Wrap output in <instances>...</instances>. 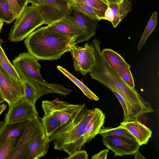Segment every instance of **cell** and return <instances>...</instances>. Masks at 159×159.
Instances as JSON below:
<instances>
[{
	"mask_svg": "<svg viewBox=\"0 0 159 159\" xmlns=\"http://www.w3.org/2000/svg\"><path fill=\"white\" fill-rule=\"evenodd\" d=\"M94 50L95 61L89 72L91 78L120 94L127 103L134 107L142 116L154 111L151 104L141 97L135 89L129 86L106 61L97 39L91 43Z\"/></svg>",
	"mask_w": 159,
	"mask_h": 159,
	"instance_id": "6da1fadb",
	"label": "cell"
},
{
	"mask_svg": "<svg viewBox=\"0 0 159 159\" xmlns=\"http://www.w3.org/2000/svg\"><path fill=\"white\" fill-rule=\"evenodd\" d=\"M97 109H88L85 105L57 129L48 137L49 142L53 141L54 148L63 151L69 156L81 150L86 143L83 135L86 127Z\"/></svg>",
	"mask_w": 159,
	"mask_h": 159,
	"instance_id": "7a4b0ae2",
	"label": "cell"
},
{
	"mask_svg": "<svg viewBox=\"0 0 159 159\" xmlns=\"http://www.w3.org/2000/svg\"><path fill=\"white\" fill-rule=\"evenodd\" d=\"M77 38L50 31L43 26L31 33L24 43L28 52L38 60H53L70 51Z\"/></svg>",
	"mask_w": 159,
	"mask_h": 159,
	"instance_id": "3957f363",
	"label": "cell"
},
{
	"mask_svg": "<svg viewBox=\"0 0 159 159\" xmlns=\"http://www.w3.org/2000/svg\"><path fill=\"white\" fill-rule=\"evenodd\" d=\"M38 60L28 52L20 53L12 61L16 71L21 80H27L35 87L38 99L42 96L54 93L67 95L71 90L58 84L47 82L40 73L41 66Z\"/></svg>",
	"mask_w": 159,
	"mask_h": 159,
	"instance_id": "277c9868",
	"label": "cell"
},
{
	"mask_svg": "<svg viewBox=\"0 0 159 159\" xmlns=\"http://www.w3.org/2000/svg\"><path fill=\"white\" fill-rule=\"evenodd\" d=\"M16 19L9 33L8 39L11 42L23 40L45 23L38 7L33 5L26 6Z\"/></svg>",
	"mask_w": 159,
	"mask_h": 159,
	"instance_id": "5b68a950",
	"label": "cell"
},
{
	"mask_svg": "<svg viewBox=\"0 0 159 159\" xmlns=\"http://www.w3.org/2000/svg\"><path fill=\"white\" fill-rule=\"evenodd\" d=\"M41 118L38 115H36L29 120L21 138L7 159H25L31 144L46 134Z\"/></svg>",
	"mask_w": 159,
	"mask_h": 159,
	"instance_id": "8992f818",
	"label": "cell"
},
{
	"mask_svg": "<svg viewBox=\"0 0 159 159\" xmlns=\"http://www.w3.org/2000/svg\"><path fill=\"white\" fill-rule=\"evenodd\" d=\"M0 91L9 107L24 97V82L17 81L10 76L0 65Z\"/></svg>",
	"mask_w": 159,
	"mask_h": 159,
	"instance_id": "52a82bcc",
	"label": "cell"
},
{
	"mask_svg": "<svg viewBox=\"0 0 159 159\" xmlns=\"http://www.w3.org/2000/svg\"><path fill=\"white\" fill-rule=\"evenodd\" d=\"M85 105L70 104L57 98L51 101H42L41 106L44 114L51 115L64 124Z\"/></svg>",
	"mask_w": 159,
	"mask_h": 159,
	"instance_id": "ba28073f",
	"label": "cell"
},
{
	"mask_svg": "<svg viewBox=\"0 0 159 159\" xmlns=\"http://www.w3.org/2000/svg\"><path fill=\"white\" fill-rule=\"evenodd\" d=\"M70 51L76 71L83 75L89 73L95 61L94 50L92 43H86L83 46L74 45Z\"/></svg>",
	"mask_w": 159,
	"mask_h": 159,
	"instance_id": "9c48e42d",
	"label": "cell"
},
{
	"mask_svg": "<svg viewBox=\"0 0 159 159\" xmlns=\"http://www.w3.org/2000/svg\"><path fill=\"white\" fill-rule=\"evenodd\" d=\"M102 138L103 144L115 157L134 155L140 146L137 140L125 137L108 135Z\"/></svg>",
	"mask_w": 159,
	"mask_h": 159,
	"instance_id": "30bf717a",
	"label": "cell"
},
{
	"mask_svg": "<svg viewBox=\"0 0 159 159\" xmlns=\"http://www.w3.org/2000/svg\"><path fill=\"white\" fill-rule=\"evenodd\" d=\"M46 4L38 7L45 20L50 25L70 15L72 8L67 2L60 0H45Z\"/></svg>",
	"mask_w": 159,
	"mask_h": 159,
	"instance_id": "8fae6325",
	"label": "cell"
},
{
	"mask_svg": "<svg viewBox=\"0 0 159 159\" xmlns=\"http://www.w3.org/2000/svg\"><path fill=\"white\" fill-rule=\"evenodd\" d=\"M70 14L73 17L80 34L76 40V44L88 41L95 35L99 20L90 17L72 8Z\"/></svg>",
	"mask_w": 159,
	"mask_h": 159,
	"instance_id": "7c38bea8",
	"label": "cell"
},
{
	"mask_svg": "<svg viewBox=\"0 0 159 159\" xmlns=\"http://www.w3.org/2000/svg\"><path fill=\"white\" fill-rule=\"evenodd\" d=\"M39 114L35 106L24 98L9 107L5 116L6 123H12L30 119Z\"/></svg>",
	"mask_w": 159,
	"mask_h": 159,
	"instance_id": "4fadbf2b",
	"label": "cell"
},
{
	"mask_svg": "<svg viewBox=\"0 0 159 159\" xmlns=\"http://www.w3.org/2000/svg\"><path fill=\"white\" fill-rule=\"evenodd\" d=\"M46 27L50 31L70 37L78 38L80 35L75 20L71 14Z\"/></svg>",
	"mask_w": 159,
	"mask_h": 159,
	"instance_id": "5bb4252c",
	"label": "cell"
},
{
	"mask_svg": "<svg viewBox=\"0 0 159 159\" xmlns=\"http://www.w3.org/2000/svg\"><path fill=\"white\" fill-rule=\"evenodd\" d=\"M118 127L127 130L136 139L140 146L147 144L152 131L139 120L123 122Z\"/></svg>",
	"mask_w": 159,
	"mask_h": 159,
	"instance_id": "9a60e30c",
	"label": "cell"
},
{
	"mask_svg": "<svg viewBox=\"0 0 159 159\" xmlns=\"http://www.w3.org/2000/svg\"><path fill=\"white\" fill-rule=\"evenodd\" d=\"M30 119L12 123L5 122V124L0 132V148L13 138H16V145L21 138Z\"/></svg>",
	"mask_w": 159,
	"mask_h": 159,
	"instance_id": "2e32d148",
	"label": "cell"
},
{
	"mask_svg": "<svg viewBox=\"0 0 159 159\" xmlns=\"http://www.w3.org/2000/svg\"><path fill=\"white\" fill-rule=\"evenodd\" d=\"M105 118V114L97 108L85 129L83 137L85 143L90 141L98 134L100 129L103 127Z\"/></svg>",
	"mask_w": 159,
	"mask_h": 159,
	"instance_id": "e0dca14e",
	"label": "cell"
},
{
	"mask_svg": "<svg viewBox=\"0 0 159 159\" xmlns=\"http://www.w3.org/2000/svg\"><path fill=\"white\" fill-rule=\"evenodd\" d=\"M109 7L111 10L113 19L111 22L113 27L116 28L131 11L132 2L128 0H123L119 3H110Z\"/></svg>",
	"mask_w": 159,
	"mask_h": 159,
	"instance_id": "ac0fdd59",
	"label": "cell"
},
{
	"mask_svg": "<svg viewBox=\"0 0 159 159\" xmlns=\"http://www.w3.org/2000/svg\"><path fill=\"white\" fill-rule=\"evenodd\" d=\"M101 52L106 61L113 69L118 66L130 67V66L125 61L120 55L113 50L105 48Z\"/></svg>",
	"mask_w": 159,
	"mask_h": 159,
	"instance_id": "d6986e66",
	"label": "cell"
},
{
	"mask_svg": "<svg viewBox=\"0 0 159 159\" xmlns=\"http://www.w3.org/2000/svg\"><path fill=\"white\" fill-rule=\"evenodd\" d=\"M57 68L77 86L84 94L89 99L95 101L99 100V98L94 93L66 69L60 66H57Z\"/></svg>",
	"mask_w": 159,
	"mask_h": 159,
	"instance_id": "ffe728a7",
	"label": "cell"
},
{
	"mask_svg": "<svg viewBox=\"0 0 159 159\" xmlns=\"http://www.w3.org/2000/svg\"><path fill=\"white\" fill-rule=\"evenodd\" d=\"M16 18L7 0H0V20L10 24Z\"/></svg>",
	"mask_w": 159,
	"mask_h": 159,
	"instance_id": "44dd1931",
	"label": "cell"
},
{
	"mask_svg": "<svg viewBox=\"0 0 159 159\" xmlns=\"http://www.w3.org/2000/svg\"><path fill=\"white\" fill-rule=\"evenodd\" d=\"M0 44V65L12 78L17 81H22L14 66L10 62Z\"/></svg>",
	"mask_w": 159,
	"mask_h": 159,
	"instance_id": "7402d4cb",
	"label": "cell"
},
{
	"mask_svg": "<svg viewBox=\"0 0 159 159\" xmlns=\"http://www.w3.org/2000/svg\"><path fill=\"white\" fill-rule=\"evenodd\" d=\"M157 12H154L152 14L138 44L137 49L139 51L140 50L148 37L156 28L157 24Z\"/></svg>",
	"mask_w": 159,
	"mask_h": 159,
	"instance_id": "603a6c76",
	"label": "cell"
},
{
	"mask_svg": "<svg viewBox=\"0 0 159 159\" xmlns=\"http://www.w3.org/2000/svg\"><path fill=\"white\" fill-rule=\"evenodd\" d=\"M98 134H100L102 137L108 135L117 136L136 140L135 138L127 130L118 127L115 128L102 127L100 129Z\"/></svg>",
	"mask_w": 159,
	"mask_h": 159,
	"instance_id": "cb8c5ba5",
	"label": "cell"
},
{
	"mask_svg": "<svg viewBox=\"0 0 159 159\" xmlns=\"http://www.w3.org/2000/svg\"><path fill=\"white\" fill-rule=\"evenodd\" d=\"M86 4L95 11L100 20L103 19L105 12L109 7L106 0H77Z\"/></svg>",
	"mask_w": 159,
	"mask_h": 159,
	"instance_id": "d4e9b609",
	"label": "cell"
},
{
	"mask_svg": "<svg viewBox=\"0 0 159 159\" xmlns=\"http://www.w3.org/2000/svg\"><path fill=\"white\" fill-rule=\"evenodd\" d=\"M41 120L46 134L48 137L50 136L59 127L63 124L50 115L44 114Z\"/></svg>",
	"mask_w": 159,
	"mask_h": 159,
	"instance_id": "484cf974",
	"label": "cell"
},
{
	"mask_svg": "<svg viewBox=\"0 0 159 159\" xmlns=\"http://www.w3.org/2000/svg\"><path fill=\"white\" fill-rule=\"evenodd\" d=\"M71 7L72 9L90 17L101 20L93 9L83 2L77 0H73Z\"/></svg>",
	"mask_w": 159,
	"mask_h": 159,
	"instance_id": "4316f807",
	"label": "cell"
},
{
	"mask_svg": "<svg viewBox=\"0 0 159 159\" xmlns=\"http://www.w3.org/2000/svg\"><path fill=\"white\" fill-rule=\"evenodd\" d=\"M129 68L124 66H118L112 69L129 86L135 89L133 78Z\"/></svg>",
	"mask_w": 159,
	"mask_h": 159,
	"instance_id": "83f0119b",
	"label": "cell"
},
{
	"mask_svg": "<svg viewBox=\"0 0 159 159\" xmlns=\"http://www.w3.org/2000/svg\"><path fill=\"white\" fill-rule=\"evenodd\" d=\"M24 82V99L34 106L38 99L36 90L33 85L29 81L23 80Z\"/></svg>",
	"mask_w": 159,
	"mask_h": 159,
	"instance_id": "f1b7e54d",
	"label": "cell"
},
{
	"mask_svg": "<svg viewBox=\"0 0 159 159\" xmlns=\"http://www.w3.org/2000/svg\"><path fill=\"white\" fill-rule=\"evenodd\" d=\"M16 139L13 138L0 148V159H7L15 147Z\"/></svg>",
	"mask_w": 159,
	"mask_h": 159,
	"instance_id": "f546056e",
	"label": "cell"
},
{
	"mask_svg": "<svg viewBox=\"0 0 159 159\" xmlns=\"http://www.w3.org/2000/svg\"><path fill=\"white\" fill-rule=\"evenodd\" d=\"M89 154L85 150H79L75 152L71 155L65 159H88Z\"/></svg>",
	"mask_w": 159,
	"mask_h": 159,
	"instance_id": "4dcf8cb0",
	"label": "cell"
},
{
	"mask_svg": "<svg viewBox=\"0 0 159 159\" xmlns=\"http://www.w3.org/2000/svg\"><path fill=\"white\" fill-rule=\"evenodd\" d=\"M7 1L16 18L20 14L23 10L19 6L16 0H7Z\"/></svg>",
	"mask_w": 159,
	"mask_h": 159,
	"instance_id": "1f68e13d",
	"label": "cell"
},
{
	"mask_svg": "<svg viewBox=\"0 0 159 159\" xmlns=\"http://www.w3.org/2000/svg\"><path fill=\"white\" fill-rule=\"evenodd\" d=\"M108 148L101 151L98 153L92 156L91 159H106L108 152L109 151Z\"/></svg>",
	"mask_w": 159,
	"mask_h": 159,
	"instance_id": "d6a6232c",
	"label": "cell"
},
{
	"mask_svg": "<svg viewBox=\"0 0 159 159\" xmlns=\"http://www.w3.org/2000/svg\"><path fill=\"white\" fill-rule=\"evenodd\" d=\"M113 19V16L111 10L108 7L105 12L104 17L103 19L107 20L111 22Z\"/></svg>",
	"mask_w": 159,
	"mask_h": 159,
	"instance_id": "836d02e7",
	"label": "cell"
},
{
	"mask_svg": "<svg viewBox=\"0 0 159 159\" xmlns=\"http://www.w3.org/2000/svg\"><path fill=\"white\" fill-rule=\"evenodd\" d=\"M30 3L32 5L38 7L43 6L46 4L45 0H28L27 3Z\"/></svg>",
	"mask_w": 159,
	"mask_h": 159,
	"instance_id": "e575fe53",
	"label": "cell"
},
{
	"mask_svg": "<svg viewBox=\"0 0 159 159\" xmlns=\"http://www.w3.org/2000/svg\"><path fill=\"white\" fill-rule=\"evenodd\" d=\"M20 8L23 10L27 5L28 0H16Z\"/></svg>",
	"mask_w": 159,
	"mask_h": 159,
	"instance_id": "d590c367",
	"label": "cell"
},
{
	"mask_svg": "<svg viewBox=\"0 0 159 159\" xmlns=\"http://www.w3.org/2000/svg\"><path fill=\"white\" fill-rule=\"evenodd\" d=\"M135 156V159H146L139 152V150L136 151L134 154Z\"/></svg>",
	"mask_w": 159,
	"mask_h": 159,
	"instance_id": "8d00e7d4",
	"label": "cell"
},
{
	"mask_svg": "<svg viewBox=\"0 0 159 159\" xmlns=\"http://www.w3.org/2000/svg\"><path fill=\"white\" fill-rule=\"evenodd\" d=\"M7 107V105L5 103H3L2 104H0V115L4 111Z\"/></svg>",
	"mask_w": 159,
	"mask_h": 159,
	"instance_id": "74e56055",
	"label": "cell"
},
{
	"mask_svg": "<svg viewBox=\"0 0 159 159\" xmlns=\"http://www.w3.org/2000/svg\"><path fill=\"white\" fill-rule=\"evenodd\" d=\"M108 4L110 3H119L122 1L123 0H106Z\"/></svg>",
	"mask_w": 159,
	"mask_h": 159,
	"instance_id": "f35d334b",
	"label": "cell"
},
{
	"mask_svg": "<svg viewBox=\"0 0 159 159\" xmlns=\"http://www.w3.org/2000/svg\"><path fill=\"white\" fill-rule=\"evenodd\" d=\"M66 2L69 4L71 7L73 2V0H60Z\"/></svg>",
	"mask_w": 159,
	"mask_h": 159,
	"instance_id": "ab89813d",
	"label": "cell"
},
{
	"mask_svg": "<svg viewBox=\"0 0 159 159\" xmlns=\"http://www.w3.org/2000/svg\"><path fill=\"white\" fill-rule=\"evenodd\" d=\"M5 101L0 91V104L2 103Z\"/></svg>",
	"mask_w": 159,
	"mask_h": 159,
	"instance_id": "60d3db41",
	"label": "cell"
},
{
	"mask_svg": "<svg viewBox=\"0 0 159 159\" xmlns=\"http://www.w3.org/2000/svg\"><path fill=\"white\" fill-rule=\"evenodd\" d=\"M5 122L3 121H0V132L5 124Z\"/></svg>",
	"mask_w": 159,
	"mask_h": 159,
	"instance_id": "b9f144b4",
	"label": "cell"
},
{
	"mask_svg": "<svg viewBox=\"0 0 159 159\" xmlns=\"http://www.w3.org/2000/svg\"><path fill=\"white\" fill-rule=\"evenodd\" d=\"M3 22L0 20V34L3 25Z\"/></svg>",
	"mask_w": 159,
	"mask_h": 159,
	"instance_id": "7bdbcfd3",
	"label": "cell"
},
{
	"mask_svg": "<svg viewBox=\"0 0 159 159\" xmlns=\"http://www.w3.org/2000/svg\"><path fill=\"white\" fill-rule=\"evenodd\" d=\"M2 43V41L1 39H0V44H1Z\"/></svg>",
	"mask_w": 159,
	"mask_h": 159,
	"instance_id": "ee69618b",
	"label": "cell"
}]
</instances>
